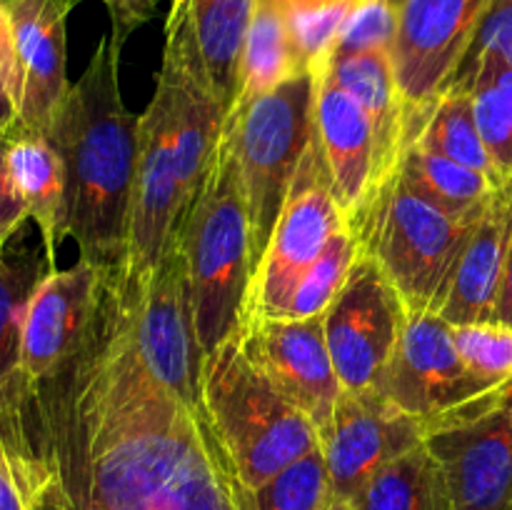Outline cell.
<instances>
[{
  "instance_id": "obj_1",
  "label": "cell",
  "mask_w": 512,
  "mask_h": 510,
  "mask_svg": "<svg viewBox=\"0 0 512 510\" xmlns=\"http://www.w3.org/2000/svg\"><path fill=\"white\" fill-rule=\"evenodd\" d=\"M0 400L38 480V510H245L208 415L140 358L130 283L103 268L73 353L45 378L20 370Z\"/></svg>"
},
{
  "instance_id": "obj_2",
  "label": "cell",
  "mask_w": 512,
  "mask_h": 510,
  "mask_svg": "<svg viewBox=\"0 0 512 510\" xmlns=\"http://www.w3.org/2000/svg\"><path fill=\"white\" fill-rule=\"evenodd\" d=\"M120 50L113 33L100 40L43 133L63 160L65 230L98 268H123L133 218L138 115L120 95Z\"/></svg>"
},
{
  "instance_id": "obj_3",
  "label": "cell",
  "mask_w": 512,
  "mask_h": 510,
  "mask_svg": "<svg viewBox=\"0 0 512 510\" xmlns=\"http://www.w3.org/2000/svg\"><path fill=\"white\" fill-rule=\"evenodd\" d=\"M195 333L203 355L243 330L253 283V243L243 175L223 128L218 153L178 228Z\"/></svg>"
},
{
  "instance_id": "obj_4",
  "label": "cell",
  "mask_w": 512,
  "mask_h": 510,
  "mask_svg": "<svg viewBox=\"0 0 512 510\" xmlns=\"http://www.w3.org/2000/svg\"><path fill=\"white\" fill-rule=\"evenodd\" d=\"M200 398L243 490H258L320 445L313 420L248 358L240 335L205 355Z\"/></svg>"
},
{
  "instance_id": "obj_5",
  "label": "cell",
  "mask_w": 512,
  "mask_h": 510,
  "mask_svg": "<svg viewBox=\"0 0 512 510\" xmlns=\"http://www.w3.org/2000/svg\"><path fill=\"white\" fill-rule=\"evenodd\" d=\"M313 108L315 75L308 70L233 108L225 120L248 198L253 273L273 238L300 160L313 143Z\"/></svg>"
},
{
  "instance_id": "obj_6",
  "label": "cell",
  "mask_w": 512,
  "mask_h": 510,
  "mask_svg": "<svg viewBox=\"0 0 512 510\" xmlns=\"http://www.w3.org/2000/svg\"><path fill=\"white\" fill-rule=\"evenodd\" d=\"M478 220L443 213L393 175L360 228V253L378 265L408 313H433Z\"/></svg>"
},
{
  "instance_id": "obj_7",
  "label": "cell",
  "mask_w": 512,
  "mask_h": 510,
  "mask_svg": "<svg viewBox=\"0 0 512 510\" xmlns=\"http://www.w3.org/2000/svg\"><path fill=\"white\" fill-rule=\"evenodd\" d=\"M345 228L348 223L333 195L328 165L313 133V143L300 160L273 238L253 273L245 323L283 318L303 275Z\"/></svg>"
},
{
  "instance_id": "obj_8",
  "label": "cell",
  "mask_w": 512,
  "mask_h": 510,
  "mask_svg": "<svg viewBox=\"0 0 512 510\" xmlns=\"http://www.w3.org/2000/svg\"><path fill=\"white\" fill-rule=\"evenodd\" d=\"M453 510H512V380L423 430Z\"/></svg>"
},
{
  "instance_id": "obj_9",
  "label": "cell",
  "mask_w": 512,
  "mask_h": 510,
  "mask_svg": "<svg viewBox=\"0 0 512 510\" xmlns=\"http://www.w3.org/2000/svg\"><path fill=\"white\" fill-rule=\"evenodd\" d=\"M490 0H400L390 45L405 108V148L470 53Z\"/></svg>"
},
{
  "instance_id": "obj_10",
  "label": "cell",
  "mask_w": 512,
  "mask_h": 510,
  "mask_svg": "<svg viewBox=\"0 0 512 510\" xmlns=\"http://www.w3.org/2000/svg\"><path fill=\"white\" fill-rule=\"evenodd\" d=\"M128 283L140 358L170 393L178 395L188 408L205 413L200 398L205 355L195 333L178 238L145 278L135 280L128 275Z\"/></svg>"
},
{
  "instance_id": "obj_11",
  "label": "cell",
  "mask_w": 512,
  "mask_h": 510,
  "mask_svg": "<svg viewBox=\"0 0 512 510\" xmlns=\"http://www.w3.org/2000/svg\"><path fill=\"white\" fill-rule=\"evenodd\" d=\"M408 310L378 265L358 255L348 280L323 315L325 343L345 393L378 390L403 335Z\"/></svg>"
},
{
  "instance_id": "obj_12",
  "label": "cell",
  "mask_w": 512,
  "mask_h": 510,
  "mask_svg": "<svg viewBox=\"0 0 512 510\" xmlns=\"http://www.w3.org/2000/svg\"><path fill=\"white\" fill-rule=\"evenodd\" d=\"M500 385L468 368L453 343V328L435 313H408L403 335L378 383V393L420 428L465 408Z\"/></svg>"
},
{
  "instance_id": "obj_13",
  "label": "cell",
  "mask_w": 512,
  "mask_h": 510,
  "mask_svg": "<svg viewBox=\"0 0 512 510\" xmlns=\"http://www.w3.org/2000/svg\"><path fill=\"white\" fill-rule=\"evenodd\" d=\"M180 208L178 158L170 100L163 85L138 115V163L133 185V218H130L128 260L123 270L140 280L165 258L178 238Z\"/></svg>"
},
{
  "instance_id": "obj_14",
  "label": "cell",
  "mask_w": 512,
  "mask_h": 510,
  "mask_svg": "<svg viewBox=\"0 0 512 510\" xmlns=\"http://www.w3.org/2000/svg\"><path fill=\"white\" fill-rule=\"evenodd\" d=\"M158 83L168 93L173 113L180 208L185 218L200 185L208 178L228 113L210 85L193 35L175 18L165 20V48Z\"/></svg>"
},
{
  "instance_id": "obj_15",
  "label": "cell",
  "mask_w": 512,
  "mask_h": 510,
  "mask_svg": "<svg viewBox=\"0 0 512 510\" xmlns=\"http://www.w3.org/2000/svg\"><path fill=\"white\" fill-rule=\"evenodd\" d=\"M423 443L418 420L395 408L378 390L340 395L330 425L320 435L330 493L353 500L390 460Z\"/></svg>"
},
{
  "instance_id": "obj_16",
  "label": "cell",
  "mask_w": 512,
  "mask_h": 510,
  "mask_svg": "<svg viewBox=\"0 0 512 510\" xmlns=\"http://www.w3.org/2000/svg\"><path fill=\"white\" fill-rule=\"evenodd\" d=\"M238 335L248 358L323 435L343 395L323 318H258L245 323Z\"/></svg>"
},
{
  "instance_id": "obj_17",
  "label": "cell",
  "mask_w": 512,
  "mask_h": 510,
  "mask_svg": "<svg viewBox=\"0 0 512 510\" xmlns=\"http://www.w3.org/2000/svg\"><path fill=\"white\" fill-rule=\"evenodd\" d=\"M315 138L328 165L330 185L345 215L350 233L358 238L373 200L378 198V160L368 113L345 93L328 70L315 68Z\"/></svg>"
},
{
  "instance_id": "obj_18",
  "label": "cell",
  "mask_w": 512,
  "mask_h": 510,
  "mask_svg": "<svg viewBox=\"0 0 512 510\" xmlns=\"http://www.w3.org/2000/svg\"><path fill=\"white\" fill-rule=\"evenodd\" d=\"M78 0H10L5 13L20 78V123L43 135L68 95L65 23Z\"/></svg>"
},
{
  "instance_id": "obj_19",
  "label": "cell",
  "mask_w": 512,
  "mask_h": 510,
  "mask_svg": "<svg viewBox=\"0 0 512 510\" xmlns=\"http://www.w3.org/2000/svg\"><path fill=\"white\" fill-rule=\"evenodd\" d=\"M103 268L78 260L53 270L25 310L18 370L30 380L53 373L75 350L93 315Z\"/></svg>"
},
{
  "instance_id": "obj_20",
  "label": "cell",
  "mask_w": 512,
  "mask_h": 510,
  "mask_svg": "<svg viewBox=\"0 0 512 510\" xmlns=\"http://www.w3.org/2000/svg\"><path fill=\"white\" fill-rule=\"evenodd\" d=\"M512 238V180L475 223L433 313L448 325L493 323Z\"/></svg>"
},
{
  "instance_id": "obj_21",
  "label": "cell",
  "mask_w": 512,
  "mask_h": 510,
  "mask_svg": "<svg viewBox=\"0 0 512 510\" xmlns=\"http://www.w3.org/2000/svg\"><path fill=\"white\" fill-rule=\"evenodd\" d=\"M315 68L328 70L330 78L345 93L353 95L360 108L368 113L375 135L378 188H383L395 175L400 155L405 153V108L395 80L390 48L335 55Z\"/></svg>"
},
{
  "instance_id": "obj_22",
  "label": "cell",
  "mask_w": 512,
  "mask_h": 510,
  "mask_svg": "<svg viewBox=\"0 0 512 510\" xmlns=\"http://www.w3.org/2000/svg\"><path fill=\"white\" fill-rule=\"evenodd\" d=\"M258 0H170L168 18L193 35L220 105L230 115L240 93V65Z\"/></svg>"
},
{
  "instance_id": "obj_23",
  "label": "cell",
  "mask_w": 512,
  "mask_h": 510,
  "mask_svg": "<svg viewBox=\"0 0 512 510\" xmlns=\"http://www.w3.org/2000/svg\"><path fill=\"white\" fill-rule=\"evenodd\" d=\"M53 270L58 265L30 218L0 245V380L18 370L25 310Z\"/></svg>"
},
{
  "instance_id": "obj_24",
  "label": "cell",
  "mask_w": 512,
  "mask_h": 510,
  "mask_svg": "<svg viewBox=\"0 0 512 510\" xmlns=\"http://www.w3.org/2000/svg\"><path fill=\"white\" fill-rule=\"evenodd\" d=\"M8 170L25 200L30 220L38 225L48 255L58 258V248L68 238L65 230V170L58 150L45 135L20 125L8 135ZM58 265V263H55Z\"/></svg>"
},
{
  "instance_id": "obj_25",
  "label": "cell",
  "mask_w": 512,
  "mask_h": 510,
  "mask_svg": "<svg viewBox=\"0 0 512 510\" xmlns=\"http://www.w3.org/2000/svg\"><path fill=\"white\" fill-rule=\"evenodd\" d=\"M395 178L420 200L460 220L480 218L505 185L418 145H408L400 155Z\"/></svg>"
},
{
  "instance_id": "obj_26",
  "label": "cell",
  "mask_w": 512,
  "mask_h": 510,
  "mask_svg": "<svg viewBox=\"0 0 512 510\" xmlns=\"http://www.w3.org/2000/svg\"><path fill=\"white\" fill-rule=\"evenodd\" d=\"M453 85L470 93L495 170L503 180H512V65L495 53L473 55L460 65L448 88Z\"/></svg>"
},
{
  "instance_id": "obj_27",
  "label": "cell",
  "mask_w": 512,
  "mask_h": 510,
  "mask_svg": "<svg viewBox=\"0 0 512 510\" xmlns=\"http://www.w3.org/2000/svg\"><path fill=\"white\" fill-rule=\"evenodd\" d=\"M290 35L288 20L278 0H258L240 65V93L233 108L308 73ZM233 113V110H230Z\"/></svg>"
},
{
  "instance_id": "obj_28",
  "label": "cell",
  "mask_w": 512,
  "mask_h": 510,
  "mask_svg": "<svg viewBox=\"0 0 512 510\" xmlns=\"http://www.w3.org/2000/svg\"><path fill=\"white\" fill-rule=\"evenodd\" d=\"M350 505L353 510H453L443 468L425 443L380 468Z\"/></svg>"
},
{
  "instance_id": "obj_29",
  "label": "cell",
  "mask_w": 512,
  "mask_h": 510,
  "mask_svg": "<svg viewBox=\"0 0 512 510\" xmlns=\"http://www.w3.org/2000/svg\"><path fill=\"white\" fill-rule=\"evenodd\" d=\"M410 145L428 150L433 155L455 160V163L473 168L478 173L488 175L495 183H508L495 170L493 158L483 143V135L475 120L473 98L465 88H448L438 95L428 113L415 128Z\"/></svg>"
},
{
  "instance_id": "obj_30",
  "label": "cell",
  "mask_w": 512,
  "mask_h": 510,
  "mask_svg": "<svg viewBox=\"0 0 512 510\" xmlns=\"http://www.w3.org/2000/svg\"><path fill=\"white\" fill-rule=\"evenodd\" d=\"M360 255V243L348 228L340 230L328 248L323 250L318 260L308 268L303 280L295 288L293 298H290L288 308H285L283 318L293 320H310V318H323L328 313L330 303L340 288L348 280L350 270H353L355 260Z\"/></svg>"
},
{
  "instance_id": "obj_31",
  "label": "cell",
  "mask_w": 512,
  "mask_h": 510,
  "mask_svg": "<svg viewBox=\"0 0 512 510\" xmlns=\"http://www.w3.org/2000/svg\"><path fill=\"white\" fill-rule=\"evenodd\" d=\"M333 500L320 445L258 490H245V510H325Z\"/></svg>"
},
{
  "instance_id": "obj_32",
  "label": "cell",
  "mask_w": 512,
  "mask_h": 510,
  "mask_svg": "<svg viewBox=\"0 0 512 510\" xmlns=\"http://www.w3.org/2000/svg\"><path fill=\"white\" fill-rule=\"evenodd\" d=\"M300 58L310 70L328 58L335 38L360 0H278Z\"/></svg>"
},
{
  "instance_id": "obj_33",
  "label": "cell",
  "mask_w": 512,
  "mask_h": 510,
  "mask_svg": "<svg viewBox=\"0 0 512 510\" xmlns=\"http://www.w3.org/2000/svg\"><path fill=\"white\" fill-rule=\"evenodd\" d=\"M460 358L493 385L512 380V328L500 323L450 325Z\"/></svg>"
},
{
  "instance_id": "obj_34",
  "label": "cell",
  "mask_w": 512,
  "mask_h": 510,
  "mask_svg": "<svg viewBox=\"0 0 512 510\" xmlns=\"http://www.w3.org/2000/svg\"><path fill=\"white\" fill-rule=\"evenodd\" d=\"M0 510H38V480L0 403Z\"/></svg>"
},
{
  "instance_id": "obj_35",
  "label": "cell",
  "mask_w": 512,
  "mask_h": 510,
  "mask_svg": "<svg viewBox=\"0 0 512 510\" xmlns=\"http://www.w3.org/2000/svg\"><path fill=\"white\" fill-rule=\"evenodd\" d=\"M395 25H398V0H360L358 8L340 28L328 58L390 48L395 38Z\"/></svg>"
},
{
  "instance_id": "obj_36",
  "label": "cell",
  "mask_w": 512,
  "mask_h": 510,
  "mask_svg": "<svg viewBox=\"0 0 512 510\" xmlns=\"http://www.w3.org/2000/svg\"><path fill=\"white\" fill-rule=\"evenodd\" d=\"M480 53H495L512 65V0H490L488 3L465 60Z\"/></svg>"
},
{
  "instance_id": "obj_37",
  "label": "cell",
  "mask_w": 512,
  "mask_h": 510,
  "mask_svg": "<svg viewBox=\"0 0 512 510\" xmlns=\"http://www.w3.org/2000/svg\"><path fill=\"white\" fill-rule=\"evenodd\" d=\"M8 138H0V245L30 218L8 170Z\"/></svg>"
},
{
  "instance_id": "obj_38",
  "label": "cell",
  "mask_w": 512,
  "mask_h": 510,
  "mask_svg": "<svg viewBox=\"0 0 512 510\" xmlns=\"http://www.w3.org/2000/svg\"><path fill=\"white\" fill-rule=\"evenodd\" d=\"M100 3L108 8L110 23H113L110 33L120 43H125L140 25L148 23L158 8V0H100Z\"/></svg>"
},
{
  "instance_id": "obj_39",
  "label": "cell",
  "mask_w": 512,
  "mask_h": 510,
  "mask_svg": "<svg viewBox=\"0 0 512 510\" xmlns=\"http://www.w3.org/2000/svg\"><path fill=\"white\" fill-rule=\"evenodd\" d=\"M0 65H3L5 80L13 93L15 103L20 105V78H18V63H15V48H13V35H10V20L5 8L0 5ZM20 113V110H18Z\"/></svg>"
},
{
  "instance_id": "obj_40",
  "label": "cell",
  "mask_w": 512,
  "mask_h": 510,
  "mask_svg": "<svg viewBox=\"0 0 512 510\" xmlns=\"http://www.w3.org/2000/svg\"><path fill=\"white\" fill-rule=\"evenodd\" d=\"M20 113L18 103H15L13 93L8 88V80H5L3 65H0V138H8L10 133L20 128Z\"/></svg>"
},
{
  "instance_id": "obj_41",
  "label": "cell",
  "mask_w": 512,
  "mask_h": 510,
  "mask_svg": "<svg viewBox=\"0 0 512 510\" xmlns=\"http://www.w3.org/2000/svg\"><path fill=\"white\" fill-rule=\"evenodd\" d=\"M493 323L508 325V328H512V238H510L508 258H505L503 283H500V295H498V303H495Z\"/></svg>"
},
{
  "instance_id": "obj_42",
  "label": "cell",
  "mask_w": 512,
  "mask_h": 510,
  "mask_svg": "<svg viewBox=\"0 0 512 510\" xmlns=\"http://www.w3.org/2000/svg\"><path fill=\"white\" fill-rule=\"evenodd\" d=\"M325 510H353V505L348 503V500H338V498H333L330 500V505Z\"/></svg>"
},
{
  "instance_id": "obj_43",
  "label": "cell",
  "mask_w": 512,
  "mask_h": 510,
  "mask_svg": "<svg viewBox=\"0 0 512 510\" xmlns=\"http://www.w3.org/2000/svg\"><path fill=\"white\" fill-rule=\"evenodd\" d=\"M10 3V0H0V5H3V8H5V5H8Z\"/></svg>"
},
{
  "instance_id": "obj_44",
  "label": "cell",
  "mask_w": 512,
  "mask_h": 510,
  "mask_svg": "<svg viewBox=\"0 0 512 510\" xmlns=\"http://www.w3.org/2000/svg\"><path fill=\"white\" fill-rule=\"evenodd\" d=\"M398 3H400V0H398Z\"/></svg>"
}]
</instances>
